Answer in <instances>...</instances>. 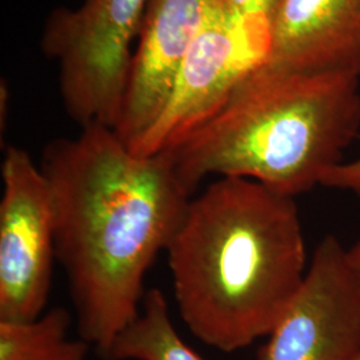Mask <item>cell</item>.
I'll return each instance as SVG.
<instances>
[{
	"mask_svg": "<svg viewBox=\"0 0 360 360\" xmlns=\"http://www.w3.org/2000/svg\"><path fill=\"white\" fill-rule=\"evenodd\" d=\"M217 0H148L115 131L132 151L165 111L193 40Z\"/></svg>",
	"mask_w": 360,
	"mask_h": 360,
	"instance_id": "8",
	"label": "cell"
},
{
	"mask_svg": "<svg viewBox=\"0 0 360 360\" xmlns=\"http://www.w3.org/2000/svg\"><path fill=\"white\" fill-rule=\"evenodd\" d=\"M360 272L338 238L323 239L259 360H359Z\"/></svg>",
	"mask_w": 360,
	"mask_h": 360,
	"instance_id": "7",
	"label": "cell"
},
{
	"mask_svg": "<svg viewBox=\"0 0 360 360\" xmlns=\"http://www.w3.org/2000/svg\"><path fill=\"white\" fill-rule=\"evenodd\" d=\"M148 0H84L58 8L41 38L43 52L59 63L65 111L83 129H115Z\"/></svg>",
	"mask_w": 360,
	"mask_h": 360,
	"instance_id": "4",
	"label": "cell"
},
{
	"mask_svg": "<svg viewBox=\"0 0 360 360\" xmlns=\"http://www.w3.org/2000/svg\"><path fill=\"white\" fill-rule=\"evenodd\" d=\"M262 62L294 71L360 74V0H281Z\"/></svg>",
	"mask_w": 360,
	"mask_h": 360,
	"instance_id": "9",
	"label": "cell"
},
{
	"mask_svg": "<svg viewBox=\"0 0 360 360\" xmlns=\"http://www.w3.org/2000/svg\"><path fill=\"white\" fill-rule=\"evenodd\" d=\"M267 38L217 0L187 53L167 105L132 153L159 154L217 112L239 82L259 65Z\"/></svg>",
	"mask_w": 360,
	"mask_h": 360,
	"instance_id": "6",
	"label": "cell"
},
{
	"mask_svg": "<svg viewBox=\"0 0 360 360\" xmlns=\"http://www.w3.org/2000/svg\"><path fill=\"white\" fill-rule=\"evenodd\" d=\"M71 315L65 307L32 321H0V360H86L90 345L68 338Z\"/></svg>",
	"mask_w": 360,
	"mask_h": 360,
	"instance_id": "11",
	"label": "cell"
},
{
	"mask_svg": "<svg viewBox=\"0 0 360 360\" xmlns=\"http://www.w3.org/2000/svg\"><path fill=\"white\" fill-rule=\"evenodd\" d=\"M105 360H205L175 330L168 302L159 288L148 290L138 316L117 335Z\"/></svg>",
	"mask_w": 360,
	"mask_h": 360,
	"instance_id": "10",
	"label": "cell"
},
{
	"mask_svg": "<svg viewBox=\"0 0 360 360\" xmlns=\"http://www.w3.org/2000/svg\"><path fill=\"white\" fill-rule=\"evenodd\" d=\"M55 251L80 338L103 356L142 307L143 282L193 198L167 151L134 154L114 129L83 127L47 144Z\"/></svg>",
	"mask_w": 360,
	"mask_h": 360,
	"instance_id": "1",
	"label": "cell"
},
{
	"mask_svg": "<svg viewBox=\"0 0 360 360\" xmlns=\"http://www.w3.org/2000/svg\"><path fill=\"white\" fill-rule=\"evenodd\" d=\"M224 3L245 25L267 37L271 19L281 0H224Z\"/></svg>",
	"mask_w": 360,
	"mask_h": 360,
	"instance_id": "12",
	"label": "cell"
},
{
	"mask_svg": "<svg viewBox=\"0 0 360 360\" xmlns=\"http://www.w3.org/2000/svg\"><path fill=\"white\" fill-rule=\"evenodd\" d=\"M322 186L348 191L360 198V156L351 162H342L330 169L323 179Z\"/></svg>",
	"mask_w": 360,
	"mask_h": 360,
	"instance_id": "13",
	"label": "cell"
},
{
	"mask_svg": "<svg viewBox=\"0 0 360 360\" xmlns=\"http://www.w3.org/2000/svg\"><path fill=\"white\" fill-rule=\"evenodd\" d=\"M0 321H32L51 291L55 212L51 187L26 150L10 146L1 163Z\"/></svg>",
	"mask_w": 360,
	"mask_h": 360,
	"instance_id": "5",
	"label": "cell"
},
{
	"mask_svg": "<svg viewBox=\"0 0 360 360\" xmlns=\"http://www.w3.org/2000/svg\"><path fill=\"white\" fill-rule=\"evenodd\" d=\"M348 252H349V257H351L354 266H355L356 270L360 272V240L356 245H354V247H351V248L348 250Z\"/></svg>",
	"mask_w": 360,
	"mask_h": 360,
	"instance_id": "14",
	"label": "cell"
},
{
	"mask_svg": "<svg viewBox=\"0 0 360 360\" xmlns=\"http://www.w3.org/2000/svg\"><path fill=\"white\" fill-rule=\"evenodd\" d=\"M165 252L183 322L224 352L269 336L309 270L295 198L245 178L193 196Z\"/></svg>",
	"mask_w": 360,
	"mask_h": 360,
	"instance_id": "2",
	"label": "cell"
},
{
	"mask_svg": "<svg viewBox=\"0 0 360 360\" xmlns=\"http://www.w3.org/2000/svg\"><path fill=\"white\" fill-rule=\"evenodd\" d=\"M359 77L260 62L217 112L166 150L180 181L193 195L211 175L292 198L322 186L359 132Z\"/></svg>",
	"mask_w": 360,
	"mask_h": 360,
	"instance_id": "3",
	"label": "cell"
}]
</instances>
